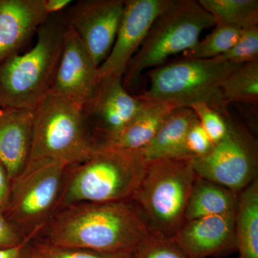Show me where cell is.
<instances>
[{"label": "cell", "instance_id": "3957f363", "mask_svg": "<svg viewBox=\"0 0 258 258\" xmlns=\"http://www.w3.org/2000/svg\"><path fill=\"white\" fill-rule=\"evenodd\" d=\"M66 30L62 17L50 15L37 30L33 47L0 63L2 108L34 110L46 96L60 61Z\"/></svg>", "mask_w": 258, "mask_h": 258}, {"label": "cell", "instance_id": "30bf717a", "mask_svg": "<svg viewBox=\"0 0 258 258\" xmlns=\"http://www.w3.org/2000/svg\"><path fill=\"white\" fill-rule=\"evenodd\" d=\"M124 8L125 0H83L69 7L67 14L62 17L98 67L111 52Z\"/></svg>", "mask_w": 258, "mask_h": 258}, {"label": "cell", "instance_id": "4dcf8cb0", "mask_svg": "<svg viewBox=\"0 0 258 258\" xmlns=\"http://www.w3.org/2000/svg\"><path fill=\"white\" fill-rule=\"evenodd\" d=\"M29 242L14 248L0 249V258H26L30 253Z\"/></svg>", "mask_w": 258, "mask_h": 258}, {"label": "cell", "instance_id": "9a60e30c", "mask_svg": "<svg viewBox=\"0 0 258 258\" xmlns=\"http://www.w3.org/2000/svg\"><path fill=\"white\" fill-rule=\"evenodd\" d=\"M49 17L45 0H0V63L18 54Z\"/></svg>", "mask_w": 258, "mask_h": 258}, {"label": "cell", "instance_id": "ba28073f", "mask_svg": "<svg viewBox=\"0 0 258 258\" xmlns=\"http://www.w3.org/2000/svg\"><path fill=\"white\" fill-rule=\"evenodd\" d=\"M68 167L63 161L34 159L12 181L5 215L26 240L36 237L57 211Z\"/></svg>", "mask_w": 258, "mask_h": 258}, {"label": "cell", "instance_id": "f546056e", "mask_svg": "<svg viewBox=\"0 0 258 258\" xmlns=\"http://www.w3.org/2000/svg\"><path fill=\"white\" fill-rule=\"evenodd\" d=\"M11 181L5 166L0 162V212L5 214L9 205Z\"/></svg>", "mask_w": 258, "mask_h": 258}, {"label": "cell", "instance_id": "e0dca14e", "mask_svg": "<svg viewBox=\"0 0 258 258\" xmlns=\"http://www.w3.org/2000/svg\"><path fill=\"white\" fill-rule=\"evenodd\" d=\"M143 101L140 111L121 133L99 148L140 150L152 141L171 112L179 108L169 103Z\"/></svg>", "mask_w": 258, "mask_h": 258}, {"label": "cell", "instance_id": "e575fe53", "mask_svg": "<svg viewBox=\"0 0 258 258\" xmlns=\"http://www.w3.org/2000/svg\"><path fill=\"white\" fill-rule=\"evenodd\" d=\"M191 258H194V257H191ZM238 258H240V257H239Z\"/></svg>", "mask_w": 258, "mask_h": 258}, {"label": "cell", "instance_id": "603a6c76", "mask_svg": "<svg viewBox=\"0 0 258 258\" xmlns=\"http://www.w3.org/2000/svg\"><path fill=\"white\" fill-rule=\"evenodd\" d=\"M213 31L191 50L183 52L184 59L209 60L222 55L238 40L242 29L232 25H216Z\"/></svg>", "mask_w": 258, "mask_h": 258}, {"label": "cell", "instance_id": "44dd1931", "mask_svg": "<svg viewBox=\"0 0 258 258\" xmlns=\"http://www.w3.org/2000/svg\"><path fill=\"white\" fill-rule=\"evenodd\" d=\"M212 15L215 25H226L241 29L257 26V0H199Z\"/></svg>", "mask_w": 258, "mask_h": 258}, {"label": "cell", "instance_id": "1f68e13d", "mask_svg": "<svg viewBox=\"0 0 258 258\" xmlns=\"http://www.w3.org/2000/svg\"><path fill=\"white\" fill-rule=\"evenodd\" d=\"M71 0H45V8L49 15H57L72 4Z\"/></svg>", "mask_w": 258, "mask_h": 258}, {"label": "cell", "instance_id": "f1b7e54d", "mask_svg": "<svg viewBox=\"0 0 258 258\" xmlns=\"http://www.w3.org/2000/svg\"><path fill=\"white\" fill-rule=\"evenodd\" d=\"M29 242L8 220L5 214L0 212V249L14 248Z\"/></svg>", "mask_w": 258, "mask_h": 258}, {"label": "cell", "instance_id": "ffe728a7", "mask_svg": "<svg viewBox=\"0 0 258 258\" xmlns=\"http://www.w3.org/2000/svg\"><path fill=\"white\" fill-rule=\"evenodd\" d=\"M235 228L240 258H258V178L238 195Z\"/></svg>", "mask_w": 258, "mask_h": 258}, {"label": "cell", "instance_id": "836d02e7", "mask_svg": "<svg viewBox=\"0 0 258 258\" xmlns=\"http://www.w3.org/2000/svg\"><path fill=\"white\" fill-rule=\"evenodd\" d=\"M1 109H2V107H1V106H0V111H1Z\"/></svg>", "mask_w": 258, "mask_h": 258}, {"label": "cell", "instance_id": "8992f818", "mask_svg": "<svg viewBox=\"0 0 258 258\" xmlns=\"http://www.w3.org/2000/svg\"><path fill=\"white\" fill-rule=\"evenodd\" d=\"M215 20L195 0H171L158 15L142 46L125 72V89L139 79L144 71L159 67L169 57L192 49L204 30L215 26Z\"/></svg>", "mask_w": 258, "mask_h": 258}, {"label": "cell", "instance_id": "5bb4252c", "mask_svg": "<svg viewBox=\"0 0 258 258\" xmlns=\"http://www.w3.org/2000/svg\"><path fill=\"white\" fill-rule=\"evenodd\" d=\"M235 212L185 222L171 239L194 258L217 257L237 250Z\"/></svg>", "mask_w": 258, "mask_h": 258}, {"label": "cell", "instance_id": "6da1fadb", "mask_svg": "<svg viewBox=\"0 0 258 258\" xmlns=\"http://www.w3.org/2000/svg\"><path fill=\"white\" fill-rule=\"evenodd\" d=\"M150 235L129 201L81 203L58 210L38 235L42 242L131 254Z\"/></svg>", "mask_w": 258, "mask_h": 258}, {"label": "cell", "instance_id": "cb8c5ba5", "mask_svg": "<svg viewBox=\"0 0 258 258\" xmlns=\"http://www.w3.org/2000/svg\"><path fill=\"white\" fill-rule=\"evenodd\" d=\"M31 258H130V254H111L79 247H61L39 241L30 248Z\"/></svg>", "mask_w": 258, "mask_h": 258}, {"label": "cell", "instance_id": "52a82bcc", "mask_svg": "<svg viewBox=\"0 0 258 258\" xmlns=\"http://www.w3.org/2000/svg\"><path fill=\"white\" fill-rule=\"evenodd\" d=\"M241 66V64H240ZM238 64L209 59H184L159 66L149 73L150 85L139 98L189 108L203 103L228 116L222 86Z\"/></svg>", "mask_w": 258, "mask_h": 258}, {"label": "cell", "instance_id": "d6a6232c", "mask_svg": "<svg viewBox=\"0 0 258 258\" xmlns=\"http://www.w3.org/2000/svg\"><path fill=\"white\" fill-rule=\"evenodd\" d=\"M26 258H31V257H30V253H29V256H28V257H27Z\"/></svg>", "mask_w": 258, "mask_h": 258}, {"label": "cell", "instance_id": "5b68a950", "mask_svg": "<svg viewBox=\"0 0 258 258\" xmlns=\"http://www.w3.org/2000/svg\"><path fill=\"white\" fill-rule=\"evenodd\" d=\"M30 159H50L69 166L86 160L97 145L84 107L48 92L33 110Z\"/></svg>", "mask_w": 258, "mask_h": 258}, {"label": "cell", "instance_id": "4316f807", "mask_svg": "<svg viewBox=\"0 0 258 258\" xmlns=\"http://www.w3.org/2000/svg\"><path fill=\"white\" fill-rule=\"evenodd\" d=\"M213 145L197 118L185 136L175 159L192 160L203 157L211 151Z\"/></svg>", "mask_w": 258, "mask_h": 258}, {"label": "cell", "instance_id": "277c9868", "mask_svg": "<svg viewBox=\"0 0 258 258\" xmlns=\"http://www.w3.org/2000/svg\"><path fill=\"white\" fill-rule=\"evenodd\" d=\"M197 174L191 160L164 158L147 161L129 202L151 235L171 239L185 222Z\"/></svg>", "mask_w": 258, "mask_h": 258}, {"label": "cell", "instance_id": "7a4b0ae2", "mask_svg": "<svg viewBox=\"0 0 258 258\" xmlns=\"http://www.w3.org/2000/svg\"><path fill=\"white\" fill-rule=\"evenodd\" d=\"M146 165L138 151L97 149L86 160L67 168L56 212L76 204L129 201Z\"/></svg>", "mask_w": 258, "mask_h": 258}, {"label": "cell", "instance_id": "d4e9b609", "mask_svg": "<svg viewBox=\"0 0 258 258\" xmlns=\"http://www.w3.org/2000/svg\"><path fill=\"white\" fill-rule=\"evenodd\" d=\"M215 60L243 64L258 60V26L243 29L238 40L230 50Z\"/></svg>", "mask_w": 258, "mask_h": 258}, {"label": "cell", "instance_id": "d6986e66", "mask_svg": "<svg viewBox=\"0 0 258 258\" xmlns=\"http://www.w3.org/2000/svg\"><path fill=\"white\" fill-rule=\"evenodd\" d=\"M197 118L191 108H176L152 141L143 149L138 150L139 154L146 161L164 158L175 159L185 136Z\"/></svg>", "mask_w": 258, "mask_h": 258}, {"label": "cell", "instance_id": "8fae6325", "mask_svg": "<svg viewBox=\"0 0 258 258\" xmlns=\"http://www.w3.org/2000/svg\"><path fill=\"white\" fill-rule=\"evenodd\" d=\"M171 0H125L116 38L109 55L98 67L100 80L123 78L158 15Z\"/></svg>", "mask_w": 258, "mask_h": 258}, {"label": "cell", "instance_id": "2e32d148", "mask_svg": "<svg viewBox=\"0 0 258 258\" xmlns=\"http://www.w3.org/2000/svg\"><path fill=\"white\" fill-rule=\"evenodd\" d=\"M33 118V110L2 108L0 111V162L11 182L30 159Z\"/></svg>", "mask_w": 258, "mask_h": 258}, {"label": "cell", "instance_id": "7402d4cb", "mask_svg": "<svg viewBox=\"0 0 258 258\" xmlns=\"http://www.w3.org/2000/svg\"><path fill=\"white\" fill-rule=\"evenodd\" d=\"M222 96L227 106L230 103L257 105L258 60L237 67L224 81Z\"/></svg>", "mask_w": 258, "mask_h": 258}, {"label": "cell", "instance_id": "7c38bea8", "mask_svg": "<svg viewBox=\"0 0 258 258\" xmlns=\"http://www.w3.org/2000/svg\"><path fill=\"white\" fill-rule=\"evenodd\" d=\"M143 105V100L129 94L123 78L101 79L96 96L85 108L97 149L119 135Z\"/></svg>", "mask_w": 258, "mask_h": 258}, {"label": "cell", "instance_id": "9c48e42d", "mask_svg": "<svg viewBox=\"0 0 258 258\" xmlns=\"http://www.w3.org/2000/svg\"><path fill=\"white\" fill-rule=\"evenodd\" d=\"M227 119L225 137L191 162L198 176L239 194L258 178L257 142L243 125Z\"/></svg>", "mask_w": 258, "mask_h": 258}, {"label": "cell", "instance_id": "4fadbf2b", "mask_svg": "<svg viewBox=\"0 0 258 258\" xmlns=\"http://www.w3.org/2000/svg\"><path fill=\"white\" fill-rule=\"evenodd\" d=\"M98 69L77 34L66 25L62 53L49 92L86 108L99 88Z\"/></svg>", "mask_w": 258, "mask_h": 258}, {"label": "cell", "instance_id": "83f0119b", "mask_svg": "<svg viewBox=\"0 0 258 258\" xmlns=\"http://www.w3.org/2000/svg\"><path fill=\"white\" fill-rule=\"evenodd\" d=\"M189 108L195 112L212 143L216 144L225 137L228 130L227 116H224L205 103H196Z\"/></svg>", "mask_w": 258, "mask_h": 258}, {"label": "cell", "instance_id": "ac0fdd59", "mask_svg": "<svg viewBox=\"0 0 258 258\" xmlns=\"http://www.w3.org/2000/svg\"><path fill=\"white\" fill-rule=\"evenodd\" d=\"M238 193L197 175L185 214V222L236 212Z\"/></svg>", "mask_w": 258, "mask_h": 258}, {"label": "cell", "instance_id": "484cf974", "mask_svg": "<svg viewBox=\"0 0 258 258\" xmlns=\"http://www.w3.org/2000/svg\"><path fill=\"white\" fill-rule=\"evenodd\" d=\"M130 258H191L171 239L149 235L138 244Z\"/></svg>", "mask_w": 258, "mask_h": 258}]
</instances>
